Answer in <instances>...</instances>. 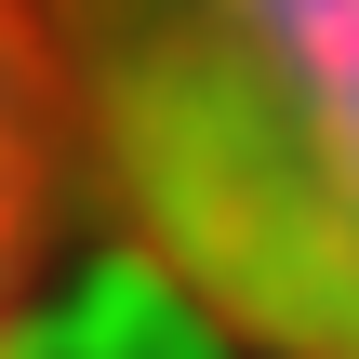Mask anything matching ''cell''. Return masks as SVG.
Here are the masks:
<instances>
[{
	"label": "cell",
	"instance_id": "cell-1",
	"mask_svg": "<svg viewBox=\"0 0 359 359\" xmlns=\"http://www.w3.org/2000/svg\"><path fill=\"white\" fill-rule=\"evenodd\" d=\"M67 200L253 359H359V0H13Z\"/></svg>",
	"mask_w": 359,
	"mask_h": 359
},
{
	"label": "cell",
	"instance_id": "cell-2",
	"mask_svg": "<svg viewBox=\"0 0 359 359\" xmlns=\"http://www.w3.org/2000/svg\"><path fill=\"white\" fill-rule=\"evenodd\" d=\"M53 226H67L53 93H40L27 13L0 0V359H27V293H40V253H53Z\"/></svg>",
	"mask_w": 359,
	"mask_h": 359
}]
</instances>
